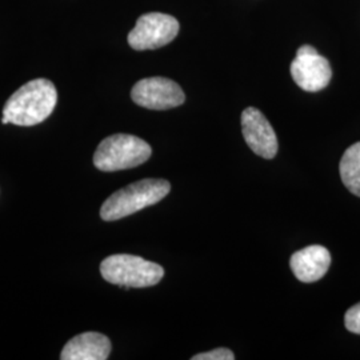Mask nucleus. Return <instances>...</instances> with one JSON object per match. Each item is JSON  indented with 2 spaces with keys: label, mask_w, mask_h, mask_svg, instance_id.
<instances>
[{
  "label": "nucleus",
  "mask_w": 360,
  "mask_h": 360,
  "mask_svg": "<svg viewBox=\"0 0 360 360\" xmlns=\"http://www.w3.org/2000/svg\"><path fill=\"white\" fill-rule=\"evenodd\" d=\"M58 102V92L47 79H35L13 92L4 104L3 116L20 127H31L51 115Z\"/></svg>",
  "instance_id": "f257e3e1"
},
{
  "label": "nucleus",
  "mask_w": 360,
  "mask_h": 360,
  "mask_svg": "<svg viewBox=\"0 0 360 360\" xmlns=\"http://www.w3.org/2000/svg\"><path fill=\"white\" fill-rule=\"evenodd\" d=\"M171 191L169 181L165 179H143L112 193L101 208L105 221L126 218L146 207L154 206Z\"/></svg>",
  "instance_id": "f03ea898"
},
{
  "label": "nucleus",
  "mask_w": 360,
  "mask_h": 360,
  "mask_svg": "<svg viewBox=\"0 0 360 360\" xmlns=\"http://www.w3.org/2000/svg\"><path fill=\"white\" fill-rule=\"evenodd\" d=\"M151 154L150 144L141 138L116 134L98 146L94 154V165L103 172H115L141 166L151 158Z\"/></svg>",
  "instance_id": "7ed1b4c3"
},
{
  "label": "nucleus",
  "mask_w": 360,
  "mask_h": 360,
  "mask_svg": "<svg viewBox=\"0 0 360 360\" xmlns=\"http://www.w3.org/2000/svg\"><path fill=\"white\" fill-rule=\"evenodd\" d=\"M101 274L108 283L126 288H146L159 283L165 276V270L143 257L117 254L104 259Z\"/></svg>",
  "instance_id": "20e7f679"
},
{
  "label": "nucleus",
  "mask_w": 360,
  "mask_h": 360,
  "mask_svg": "<svg viewBox=\"0 0 360 360\" xmlns=\"http://www.w3.org/2000/svg\"><path fill=\"white\" fill-rule=\"evenodd\" d=\"M179 32V22L167 13H144L129 34V44L136 51L167 46Z\"/></svg>",
  "instance_id": "39448f33"
},
{
  "label": "nucleus",
  "mask_w": 360,
  "mask_h": 360,
  "mask_svg": "<svg viewBox=\"0 0 360 360\" xmlns=\"http://www.w3.org/2000/svg\"><path fill=\"white\" fill-rule=\"evenodd\" d=\"M131 98L138 105L158 111L179 107L186 101V95L179 84L162 77L139 80L131 91Z\"/></svg>",
  "instance_id": "423d86ee"
},
{
  "label": "nucleus",
  "mask_w": 360,
  "mask_h": 360,
  "mask_svg": "<svg viewBox=\"0 0 360 360\" xmlns=\"http://www.w3.org/2000/svg\"><path fill=\"white\" fill-rule=\"evenodd\" d=\"M291 75L302 90L318 92L328 86L333 70L330 62L312 46H302L291 63Z\"/></svg>",
  "instance_id": "0eeeda50"
},
{
  "label": "nucleus",
  "mask_w": 360,
  "mask_h": 360,
  "mask_svg": "<svg viewBox=\"0 0 360 360\" xmlns=\"http://www.w3.org/2000/svg\"><path fill=\"white\" fill-rule=\"evenodd\" d=\"M242 132L248 147L264 159L278 153V138L267 117L255 107H247L242 114Z\"/></svg>",
  "instance_id": "6e6552de"
},
{
  "label": "nucleus",
  "mask_w": 360,
  "mask_h": 360,
  "mask_svg": "<svg viewBox=\"0 0 360 360\" xmlns=\"http://www.w3.org/2000/svg\"><path fill=\"white\" fill-rule=\"evenodd\" d=\"M331 264V254L323 245H309L290 259V266L296 279L303 283H314L321 281Z\"/></svg>",
  "instance_id": "1a4fd4ad"
},
{
  "label": "nucleus",
  "mask_w": 360,
  "mask_h": 360,
  "mask_svg": "<svg viewBox=\"0 0 360 360\" xmlns=\"http://www.w3.org/2000/svg\"><path fill=\"white\" fill-rule=\"evenodd\" d=\"M111 352V342L103 334L84 333L74 336L67 342L62 360H105Z\"/></svg>",
  "instance_id": "9d476101"
},
{
  "label": "nucleus",
  "mask_w": 360,
  "mask_h": 360,
  "mask_svg": "<svg viewBox=\"0 0 360 360\" xmlns=\"http://www.w3.org/2000/svg\"><path fill=\"white\" fill-rule=\"evenodd\" d=\"M340 178L349 193L360 198V142L352 144L342 156Z\"/></svg>",
  "instance_id": "9b49d317"
},
{
  "label": "nucleus",
  "mask_w": 360,
  "mask_h": 360,
  "mask_svg": "<svg viewBox=\"0 0 360 360\" xmlns=\"http://www.w3.org/2000/svg\"><path fill=\"white\" fill-rule=\"evenodd\" d=\"M193 360H233L235 355L229 348H217L208 352L198 354L191 358Z\"/></svg>",
  "instance_id": "f8f14e48"
},
{
  "label": "nucleus",
  "mask_w": 360,
  "mask_h": 360,
  "mask_svg": "<svg viewBox=\"0 0 360 360\" xmlns=\"http://www.w3.org/2000/svg\"><path fill=\"white\" fill-rule=\"evenodd\" d=\"M345 324L349 333L360 335V303L352 306L346 312Z\"/></svg>",
  "instance_id": "ddd939ff"
}]
</instances>
